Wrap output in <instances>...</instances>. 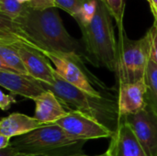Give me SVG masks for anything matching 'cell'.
<instances>
[{
  "instance_id": "6da1fadb",
  "label": "cell",
  "mask_w": 157,
  "mask_h": 156,
  "mask_svg": "<svg viewBox=\"0 0 157 156\" xmlns=\"http://www.w3.org/2000/svg\"><path fill=\"white\" fill-rule=\"evenodd\" d=\"M0 30L13 34L40 52L62 55L85 65V48L65 29L55 7L35 9L27 5L20 17L15 20L1 16Z\"/></svg>"
},
{
  "instance_id": "7a4b0ae2",
  "label": "cell",
  "mask_w": 157,
  "mask_h": 156,
  "mask_svg": "<svg viewBox=\"0 0 157 156\" xmlns=\"http://www.w3.org/2000/svg\"><path fill=\"white\" fill-rule=\"evenodd\" d=\"M98 8L93 19L79 27L86 59L97 66L117 72L119 47L112 25V16L105 0H97Z\"/></svg>"
},
{
  "instance_id": "3957f363",
  "label": "cell",
  "mask_w": 157,
  "mask_h": 156,
  "mask_svg": "<svg viewBox=\"0 0 157 156\" xmlns=\"http://www.w3.org/2000/svg\"><path fill=\"white\" fill-rule=\"evenodd\" d=\"M43 84L46 90L52 91L68 111H80L107 126L113 131L121 118L118 104L109 97H93L70 85L55 71L54 81L51 85Z\"/></svg>"
},
{
  "instance_id": "277c9868",
  "label": "cell",
  "mask_w": 157,
  "mask_h": 156,
  "mask_svg": "<svg viewBox=\"0 0 157 156\" xmlns=\"http://www.w3.org/2000/svg\"><path fill=\"white\" fill-rule=\"evenodd\" d=\"M85 142L69 136L59 125L45 124L18 138L11 144L19 152L50 156H68L67 151L82 146Z\"/></svg>"
},
{
  "instance_id": "5b68a950",
  "label": "cell",
  "mask_w": 157,
  "mask_h": 156,
  "mask_svg": "<svg viewBox=\"0 0 157 156\" xmlns=\"http://www.w3.org/2000/svg\"><path fill=\"white\" fill-rule=\"evenodd\" d=\"M117 75L119 85L145 80L150 62V37L148 32L140 40H130L126 32L119 35Z\"/></svg>"
},
{
  "instance_id": "8992f818",
  "label": "cell",
  "mask_w": 157,
  "mask_h": 156,
  "mask_svg": "<svg viewBox=\"0 0 157 156\" xmlns=\"http://www.w3.org/2000/svg\"><path fill=\"white\" fill-rule=\"evenodd\" d=\"M0 41L9 42L16 47L30 76L47 85H51L54 81L55 69L50 64L49 59L40 51L5 30H0Z\"/></svg>"
},
{
  "instance_id": "52a82bcc",
  "label": "cell",
  "mask_w": 157,
  "mask_h": 156,
  "mask_svg": "<svg viewBox=\"0 0 157 156\" xmlns=\"http://www.w3.org/2000/svg\"><path fill=\"white\" fill-rule=\"evenodd\" d=\"M55 124L59 125L72 138L82 142L111 138L114 133L107 126L80 111H69Z\"/></svg>"
},
{
  "instance_id": "ba28073f",
  "label": "cell",
  "mask_w": 157,
  "mask_h": 156,
  "mask_svg": "<svg viewBox=\"0 0 157 156\" xmlns=\"http://www.w3.org/2000/svg\"><path fill=\"white\" fill-rule=\"evenodd\" d=\"M54 65L56 73L70 85L85 91L93 97H103L91 84L90 79L85 71V65H81L75 61L52 52H41Z\"/></svg>"
},
{
  "instance_id": "9c48e42d",
  "label": "cell",
  "mask_w": 157,
  "mask_h": 156,
  "mask_svg": "<svg viewBox=\"0 0 157 156\" xmlns=\"http://www.w3.org/2000/svg\"><path fill=\"white\" fill-rule=\"evenodd\" d=\"M124 119L132 128L147 156H157V113L147 105L141 112Z\"/></svg>"
},
{
  "instance_id": "30bf717a",
  "label": "cell",
  "mask_w": 157,
  "mask_h": 156,
  "mask_svg": "<svg viewBox=\"0 0 157 156\" xmlns=\"http://www.w3.org/2000/svg\"><path fill=\"white\" fill-rule=\"evenodd\" d=\"M118 112L120 118L134 115L144 110L147 103V86L145 80L119 85Z\"/></svg>"
},
{
  "instance_id": "8fae6325",
  "label": "cell",
  "mask_w": 157,
  "mask_h": 156,
  "mask_svg": "<svg viewBox=\"0 0 157 156\" xmlns=\"http://www.w3.org/2000/svg\"><path fill=\"white\" fill-rule=\"evenodd\" d=\"M108 150L109 156H147L131 125L121 119Z\"/></svg>"
},
{
  "instance_id": "7c38bea8",
  "label": "cell",
  "mask_w": 157,
  "mask_h": 156,
  "mask_svg": "<svg viewBox=\"0 0 157 156\" xmlns=\"http://www.w3.org/2000/svg\"><path fill=\"white\" fill-rule=\"evenodd\" d=\"M0 86L12 94L32 100L46 91L42 82L34 77L3 69H0Z\"/></svg>"
},
{
  "instance_id": "4fadbf2b",
  "label": "cell",
  "mask_w": 157,
  "mask_h": 156,
  "mask_svg": "<svg viewBox=\"0 0 157 156\" xmlns=\"http://www.w3.org/2000/svg\"><path fill=\"white\" fill-rule=\"evenodd\" d=\"M34 102V118L44 125L56 123L69 112L58 97L50 90H46Z\"/></svg>"
},
{
  "instance_id": "5bb4252c",
  "label": "cell",
  "mask_w": 157,
  "mask_h": 156,
  "mask_svg": "<svg viewBox=\"0 0 157 156\" xmlns=\"http://www.w3.org/2000/svg\"><path fill=\"white\" fill-rule=\"evenodd\" d=\"M43 125L34 117H29L22 113H12L1 120L0 134L11 139L25 135Z\"/></svg>"
},
{
  "instance_id": "9a60e30c",
  "label": "cell",
  "mask_w": 157,
  "mask_h": 156,
  "mask_svg": "<svg viewBox=\"0 0 157 156\" xmlns=\"http://www.w3.org/2000/svg\"><path fill=\"white\" fill-rule=\"evenodd\" d=\"M0 69L29 74L16 47L9 42L0 41Z\"/></svg>"
},
{
  "instance_id": "2e32d148",
  "label": "cell",
  "mask_w": 157,
  "mask_h": 156,
  "mask_svg": "<svg viewBox=\"0 0 157 156\" xmlns=\"http://www.w3.org/2000/svg\"><path fill=\"white\" fill-rule=\"evenodd\" d=\"M145 83L147 86V103L157 113V64L149 62L146 74Z\"/></svg>"
},
{
  "instance_id": "e0dca14e",
  "label": "cell",
  "mask_w": 157,
  "mask_h": 156,
  "mask_svg": "<svg viewBox=\"0 0 157 156\" xmlns=\"http://www.w3.org/2000/svg\"><path fill=\"white\" fill-rule=\"evenodd\" d=\"M27 5L19 0H0V14L10 20H15L25 10Z\"/></svg>"
},
{
  "instance_id": "ac0fdd59",
  "label": "cell",
  "mask_w": 157,
  "mask_h": 156,
  "mask_svg": "<svg viewBox=\"0 0 157 156\" xmlns=\"http://www.w3.org/2000/svg\"><path fill=\"white\" fill-rule=\"evenodd\" d=\"M106 4L109 9V12L112 17L116 20L119 35L125 32L123 28V15L125 8V0H105Z\"/></svg>"
},
{
  "instance_id": "d6986e66",
  "label": "cell",
  "mask_w": 157,
  "mask_h": 156,
  "mask_svg": "<svg viewBox=\"0 0 157 156\" xmlns=\"http://www.w3.org/2000/svg\"><path fill=\"white\" fill-rule=\"evenodd\" d=\"M97 8H98L97 0H89L84 6L81 11L74 17L76 20L79 27L88 24L93 19L94 16L96 15Z\"/></svg>"
},
{
  "instance_id": "ffe728a7",
  "label": "cell",
  "mask_w": 157,
  "mask_h": 156,
  "mask_svg": "<svg viewBox=\"0 0 157 156\" xmlns=\"http://www.w3.org/2000/svg\"><path fill=\"white\" fill-rule=\"evenodd\" d=\"M54 1H55L56 7H59L66 11L73 17H75L89 0H54Z\"/></svg>"
},
{
  "instance_id": "44dd1931",
  "label": "cell",
  "mask_w": 157,
  "mask_h": 156,
  "mask_svg": "<svg viewBox=\"0 0 157 156\" xmlns=\"http://www.w3.org/2000/svg\"><path fill=\"white\" fill-rule=\"evenodd\" d=\"M148 34L150 37V61L157 64V22L155 20L153 26L148 30Z\"/></svg>"
},
{
  "instance_id": "7402d4cb",
  "label": "cell",
  "mask_w": 157,
  "mask_h": 156,
  "mask_svg": "<svg viewBox=\"0 0 157 156\" xmlns=\"http://www.w3.org/2000/svg\"><path fill=\"white\" fill-rule=\"evenodd\" d=\"M26 5L35 9H47L56 7L54 0H31L29 3Z\"/></svg>"
},
{
  "instance_id": "603a6c76",
  "label": "cell",
  "mask_w": 157,
  "mask_h": 156,
  "mask_svg": "<svg viewBox=\"0 0 157 156\" xmlns=\"http://www.w3.org/2000/svg\"><path fill=\"white\" fill-rule=\"evenodd\" d=\"M17 102L16 98L11 95H6L3 91L0 92V108L3 111L8 110L10 107Z\"/></svg>"
},
{
  "instance_id": "cb8c5ba5",
  "label": "cell",
  "mask_w": 157,
  "mask_h": 156,
  "mask_svg": "<svg viewBox=\"0 0 157 156\" xmlns=\"http://www.w3.org/2000/svg\"><path fill=\"white\" fill-rule=\"evenodd\" d=\"M18 153L19 152L12 144L5 149H0V156H16Z\"/></svg>"
},
{
  "instance_id": "d4e9b609",
  "label": "cell",
  "mask_w": 157,
  "mask_h": 156,
  "mask_svg": "<svg viewBox=\"0 0 157 156\" xmlns=\"http://www.w3.org/2000/svg\"><path fill=\"white\" fill-rule=\"evenodd\" d=\"M10 144H11L10 138L5 136L3 134H0V149H5L7 146H9Z\"/></svg>"
},
{
  "instance_id": "484cf974",
  "label": "cell",
  "mask_w": 157,
  "mask_h": 156,
  "mask_svg": "<svg viewBox=\"0 0 157 156\" xmlns=\"http://www.w3.org/2000/svg\"><path fill=\"white\" fill-rule=\"evenodd\" d=\"M149 5H150V8L152 10V13L154 15L155 19L157 18V0H146Z\"/></svg>"
},
{
  "instance_id": "4316f807",
  "label": "cell",
  "mask_w": 157,
  "mask_h": 156,
  "mask_svg": "<svg viewBox=\"0 0 157 156\" xmlns=\"http://www.w3.org/2000/svg\"><path fill=\"white\" fill-rule=\"evenodd\" d=\"M16 156H50L45 154H26V153H18Z\"/></svg>"
},
{
  "instance_id": "83f0119b",
  "label": "cell",
  "mask_w": 157,
  "mask_h": 156,
  "mask_svg": "<svg viewBox=\"0 0 157 156\" xmlns=\"http://www.w3.org/2000/svg\"><path fill=\"white\" fill-rule=\"evenodd\" d=\"M22 4H28V3H29L31 0H19Z\"/></svg>"
},
{
  "instance_id": "f1b7e54d",
  "label": "cell",
  "mask_w": 157,
  "mask_h": 156,
  "mask_svg": "<svg viewBox=\"0 0 157 156\" xmlns=\"http://www.w3.org/2000/svg\"><path fill=\"white\" fill-rule=\"evenodd\" d=\"M73 156H86V155H73ZM97 156H109V154H107V152L106 153H104L103 154H100V155H97Z\"/></svg>"
},
{
  "instance_id": "f546056e",
  "label": "cell",
  "mask_w": 157,
  "mask_h": 156,
  "mask_svg": "<svg viewBox=\"0 0 157 156\" xmlns=\"http://www.w3.org/2000/svg\"><path fill=\"white\" fill-rule=\"evenodd\" d=\"M155 21H156V22H157V18H156V19H155Z\"/></svg>"
}]
</instances>
